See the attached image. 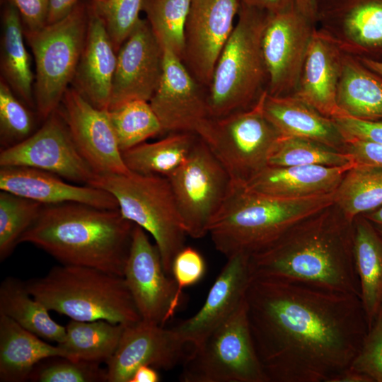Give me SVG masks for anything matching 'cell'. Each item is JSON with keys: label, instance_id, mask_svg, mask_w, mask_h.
Returning <instances> with one entry per match:
<instances>
[{"label": "cell", "instance_id": "8", "mask_svg": "<svg viewBox=\"0 0 382 382\" xmlns=\"http://www.w3.org/2000/svg\"><path fill=\"white\" fill-rule=\"evenodd\" d=\"M88 21V4L80 1L60 21L36 31H24L35 63V108L43 120L59 107L73 81L85 43Z\"/></svg>", "mask_w": 382, "mask_h": 382}, {"label": "cell", "instance_id": "6", "mask_svg": "<svg viewBox=\"0 0 382 382\" xmlns=\"http://www.w3.org/2000/svg\"><path fill=\"white\" fill-rule=\"evenodd\" d=\"M267 12L240 4L238 21L216 62L207 96L210 117L252 106L267 90L262 35Z\"/></svg>", "mask_w": 382, "mask_h": 382}, {"label": "cell", "instance_id": "53", "mask_svg": "<svg viewBox=\"0 0 382 382\" xmlns=\"http://www.w3.org/2000/svg\"><path fill=\"white\" fill-rule=\"evenodd\" d=\"M362 63L382 77V62L359 58Z\"/></svg>", "mask_w": 382, "mask_h": 382}, {"label": "cell", "instance_id": "3", "mask_svg": "<svg viewBox=\"0 0 382 382\" xmlns=\"http://www.w3.org/2000/svg\"><path fill=\"white\" fill-rule=\"evenodd\" d=\"M134 224L119 209L77 203L43 204L21 236L62 265L97 268L123 277Z\"/></svg>", "mask_w": 382, "mask_h": 382}, {"label": "cell", "instance_id": "18", "mask_svg": "<svg viewBox=\"0 0 382 382\" xmlns=\"http://www.w3.org/2000/svg\"><path fill=\"white\" fill-rule=\"evenodd\" d=\"M239 6L238 0H191L183 62L199 84L209 87Z\"/></svg>", "mask_w": 382, "mask_h": 382}, {"label": "cell", "instance_id": "25", "mask_svg": "<svg viewBox=\"0 0 382 382\" xmlns=\"http://www.w3.org/2000/svg\"><path fill=\"white\" fill-rule=\"evenodd\" d=\"M353 165L267 166L243 186L259 193L284 199L325 195L334 193L345 172Z\"/></svg>", "mask_w": 382, "mask_h": 382}, {"label": "cell", "instance_id": "49", "mask_svg": "<svg viewBox=\"0 0 382 382\" xmlns=\"http://www.w3.org/2000/svg\"><path fill=\"white\" fill-rule=\"evenodd\" d=\"M330 382H373V381L368 376L349 366L335 376Z\"/></svg>", "mask_w": 382, "mask_h": 382}, {"label": "cell", "instance_id": "38", "mask_svg": "<svg viewBox=\"0 0 382 382\" xmlns=\"http://www.w3.org/2000/svg\"><path fill=\"white\" fill-rule=\"evenodd\" d=\"M43 204L19 195L0 192V260L14 250L23 233L38 216Z\"/></svg>", "mask_w": 382, "mask_h": 382}, {"label": "cell", "instance_id": "47", "mask_svg": "<svg viewBox=\"0 0 382 382\" xmlns=\"http://www.w3.org/2000/svg\"><path fill=\"white\" fill-rule=\"evenodd\" d=\"M240 4L256 8L270 13H278L296 6V0H238Z\"/></svg>", "mask_w": 382, "mask_h": 382}, {"label": "cell", "instance_id": "15", "mask_svg": "<svg viewBox=\"0 0 382 382\" xmlns=\"http://www.w3.org/2000/svg\"><path fill=\"white\" fill-rule=\"evenodd\" d=\"M315 25L343 52L382 62V0H316Z\"/></svg>", "mask_w": 382, "mask_h": 382}, {"label": "cell", "instance_id": "13", "mask_svg": "<svg viewBox=\"0 0 382 382\" xmlns=\"http://www.w3.org/2000/svg\"><path fill=\"white\" fill-rule=\"evenodd\" d=\"M315 23L296 8L268 13L262 35L267 91L274 96L295 93Z\"/></svg>", "mask_w": 382, "mask_h": 382}, {"label": "cell", "instance_id": "9", "mask_svg": "<svg viewBox=\"0 0 382 382\" xmlns=\"http://www.w3.org/2000/svg\"><path fill=\"white\" fill-rule=\"evenodd\" d=\"M183 382H270L253 341L245 299L183 363Z\"/></svg>", "mask_w": 382, "mask_h": 382}, {"label": "cell", "instance_id": "28", "mask_svg": "<svg viewBox=\"0 0 382 382\" xmlns=\"http://www.w3.org/2000/svg\"><path fill=\"white\" fill-rule=\"evenodd\" d=\"M352 226L354 267L369 329L382 306V237L362 215Z\"/></svg>", "mask_w": 382, "mask_h": 382}, {"label": "cell", "instance_id": "19", "mask_svg": "<svg viewBox=\"0 0 382 382\" xmlns=\"http://www.w3.org/2000/svg\"><path fill=\"white\" fill-rule=\"evenodd\" d=\"M59 109L77 149L96 175L130 172L107 109L95 107L73 86L66 91Z\"/></svg>", "mask_w": 382, "mask_h": 382}, {"label": "cell", "instance_id": "11", "mask_svg": "<svg viewBox=\"0 0 382 382\" xmlns=\"http://www.w3.org/2000/svg\"><path fill=\"white\" fill-rule=\"evenodd\" d=\"M167 178L187 236L204 237L232 189L228 173L199 137L185 161Z\"/></svg>", "mask_w": 382, "mask_h": 382}, {"label": "cell", "instance_id": "33", "mask_svg": "<svg viewBox=\"0 0 382 382\" xmlns=\"http://www.w3.org/2000/svg\"><path fill=\"white\" fill-rule=\"evenodd\" d=\"M66 327L64 340L59 345L73 360L107 362L120 342L124 325L104 320H71Z\"/></svg>", "mask_w": 382, "mask_h": 382}, {"label": "cell", "instance_id": "54", "mask_svg": "<svg viewBox=\"0 0 382 382\" xmlns=\"http://www.w3.org/2000/svg\"><path fill=\"white\" fill-rule=\"evenodd\" d=\"M92 1H102V0H91Z\"/></svg>", "mask_w": 382, "mask_h": 382}, {"label": "cell", "instance_id": "7", "mask_svg": "<svg viewBox=\"0 0 382 382\" xmlns=\"http://www.w3.org/2000/svg\"><path fill=\"white\" fill-rule=\"evenodd\" d=\"M110 193L122 215L149 233L158 247L164 270L171 276L173 261L187 236L167 177L125 174L96 175L88 185Z\"/></svg>", "mask_w": 382, "mask_h": 382}, {"label": "cell", "instance_id": "4", "mask_svg": "<svg viewBox=\"0 0 382 382\" xmlns=\"http://www.w3.org/2000/svg\"><path fill=\"white\" fill-rule=\"evenodd\" d=\"M333 204V193L284 199L233 185L208 233L216 249L227 258L239 253L250 256Z\"/></svg>", "mask_w": 382, "mask_h": 382}, {"label": "cell", "instance_id": "20", "mask_svg": "<svg viewBox=\"0 0 382 382\" xmlns=\"http://www.w3.org/2000/svg\"><path fill=\"white\" fill-rule=\"evenodd\" d=\"M163 67V48L147 19L141 18L117 51L108 110L134 100L149 102L159 85Z\"/></svg>", "mask_w": 382, "mask_h": 382}, {"label": "cell", "instance_id": "46", "mask_svg": "<svg viewBox=\"0 0 382 382\" xmlns=\"http://www.w3.org/2000/svg\"><path fill=\"white\" fill-rule=\"evenodd\" d=\"M343 151L350 156L354 164L382 168V144L349 139L345 141Z\"/></svg>", "mask_w": 382, "mask_h": 382}, {"label": "cell", "instance_id": "41", "mask_svg": "<svg viewBox=\"0 0 382 382\" xmlns=\"http://www.w3.org/2000/svg\"><path fill=\"white\" fill-rule=\"evenodd\" d=\"M144 0H102L91 1L109 34L115 50L132 33L139 23Z\"/></svg>", "mask_w": 382, "mask_h": 382}, {"label": "cell", "instance_id": "31", "mask_svg": "<svg viewBox=\"0 0 382 382\" xmlns=\"http://www.w3.org/2000/svg\"><path fill=\"white\" fill-rule=\"evenodd\" d=\"M49 311L29 293L25 282L12 277L1 282L0 314L42 339L61 343L66 336V327L55 322Z\"/></svg>", "mask_w": 382, "mask_h": 382}, {"label": "cell", "instance_id": "44", "mask_svg": "<svg viewBox=\"0 0 382 382\" xmlns=\"http://www.w3.org/2000/svg\"><path fill=\"white\" fill-rule=\"evenodd\" d=\"M332 120L345 141L357 139L382 144V119L361 120L342 115Z\"/></svg>", "mask_w": 382, "mask_h": 382}, {"label": "cell", "instance_id": "40", "mask_svg": "<svg viewBox=\"0 0 382 382\" xmlns=\"http://www.w3.org/2000/svg\"><path fill=\"white\" fill-rule=\"evenodd\" d=\"M8 83L0 81V136L4 148L16 144L33 133L34 118ZM3 148V149H4Z\"/></svg>", "mask_w": 382, "mask_h": 382}, {"label": "cell", "instance_id": "32", "mask_svg": "<svg viewBox=\"0 0 382 382\" xmlns=\"http://www.w3.org/2000/svg\"><path fill=\"white\" fill-rule=\"evenodd\" d=\"M198 137L190 132L170 133L122 152V158L131 172L168 177L185 161Z\"/></svg>", "mask_w": 382, "mask_h": 382}, {"label": "cell", "instance_id": "52", "mask_svg": "<svg viewBox=\"0 0 382 382\" xmlns=\"http://www.w3.org/2000/svg\"><path fill=\"white\" fill-rule=\"evenodd\" d=\"M382 237V205L378 208L362 214Z\"/></svg>", "mask_w": 382, "mask_h": 382}, {"label": "cell", "instance_id": "1", "mask_svg": "<svg viewBox=\"0 0 382 382\" xmlns=\"http://www.w3.org/2000/svg\"><path fill=\"white\" fill-rule=\"evenodd\" d=\"M245 302L270 382H330L351 365L369 331L354 294L250 277Z\"/></svg>", "mask_w": 382, "mask_h": 382}, {"label": "cell", "instance_id": "48", "mask_svg": "<svg viewBox=\"0 0 382 382\" xmlns=\"http://www.w3.org/2000/svg\"><path fill=\"white\" fill-rule=\"evenodd\" d=\"M81 0H50L47 25L57 22L66 16Z\"/></svg>", "mask_w": 382, "mask_h": 382}, {"label": "cell", "instance_id": "2", "mask_svg": "<svg viewBox=\"0 0 382 382\" xmlns=\"http://www.w3.org/2000/svg\"><path fill=\"white\" fill-rule=\"evenodd\" d=\"M333 208L334 204L299 223L250 255V276L295 281L360 297L352 223Z\"/></svg>", "mask_w": 382, "mask_h": 382}, {"label": "cell", "instance_id": "23", "mask_svg": "<svg viewBox=\"0 0 382 382\" xmlns=\"http://www.w3.org/2000/svg\"><path fill=\"white\" fill-rule=\"evenodd\" d=\"M117 56L103 22L88 4L85 43L71 83L85 99L98 108L108 109Z\"/></svg>", "mask_w": 382, "mask_h": 382}, {"label": "cell", "instance_id": "21", "mask_svg": "<svg viewBox=\"0 0 382 382\" xmlns=\"http://www.w3.org/2000/svg\"><path fill=\"white\" fill-rule=\"evenodd\" d=\"M228 260L211 286L201 308L173 328L192 348L223 324L245 299L250 279L249 255L236 254Z\"/></svg>", "mask_w": 382, "mask_h": 382}, {"label": "cell", "instance_id": "42", "mask_svg": "<svg viewBox=\"0 0 382 382\" xmlns=\"http://www.w3.org/2000/svg\"><path fill=\"white\" fill-rule=\"evenodd\" d=\"M349 366L382 382V306Z\"/></svg>", "mask_w": 382, "mask_h": 382}, {"label": "cell", "instance_id": "51", "mask_svg": "<svg viewBox=\"0 0 382 382\" xmlns=\"http://www.w3.org/2000/svg\"><path fill=\"white\" fill-rule=\"evenodd\" d=\"M316 0H296V6L305 16L315 23Z\"/></svg>", "mask_w": 382, "mask_h": 382}, {"label": "cell", "instance_id": "22", "mask_svg": "<svg viewBox=\"0 0 382 382\" xmlns=\"http://www.w3.org/2000/svg\"><path fill=\"white\" fill-rule=\"evenodd\" d=\"M0 189L42 204L77 202L102 209H119L116 199L105 190L73 185L55 174L30 167H0Z\"/></svg>", "mask_w": 382, "mask_h": 382}, {"label": "cell", "instance_id": "29", "mask_svg": "<svg viewBox=\"0 0 382 382\" xmlns=\"http://www.w3.org/2000/svg\"><path fill=\"white\" fill-rule=\"evenodd\" d=\"M337 103L343 115L361 120L382 119V77L359 57L344 52Z\"/></svg>", "mask_w": 382, "mask_h": 382}, {"label": "cell", "instance_id": "26", "mask_svg": "<svg viewBox=\"0 0 382 382\" xmlns=\"http://www.w3.org/2000/svg\"><path fill=\"white\" fill-rule=\"evenodd\" d=\"M263 110L281 136L308 139L344 151L345 139L332 118L294 96H274L267 91Z\"/></svg>", "mask_w": 382, "mask_h": 382}, {"label": "cell", "instance_id": "34", "mask_svg": "<svg viewBox=\"0 0 382 382\" xmlns=\"http://www.w3.org/2000/svg\"><path fill=\"white\" fill-rule=\"evenodd\" d=\"M334 206L349 223L382 205V168L354 164L333 193Z\"/></svg>", "mask_w": 382, "mask_h": 382}, {"label": "cell", "instance_id": "50", "mask_svg": "<svg viewBox=\"0 0 382 382\" xmlns=\"http://www.w3.org/2000/svg\"><path fill=\"white\" fill-rule=\"evenodd\" d=\"M159 379L156 369L150 366H141L134 371L130 382H158Z\"/></svg>", "mask_w": 382, "mask_h": 382}, {"label": "cell", "instance_id": "37", "mask_svg": "<svg viewBox=\"0 0 382 382\" xmlns=\"http://www.w3.org/2000/svg\"><path fill=\"white\" fill-rule=\"evenodd\" d=\"M108 110L122 152L163 133L161 122L148 101L131 100Z\"/></svg>", "mask_w": 382, "mask_h": 382}, {"label": "cell", "instance_id": "12", "mask_svg": "<svg viewBox=\"0 0 382 382\" xmlns=\"http://www.w3.org/2000/svg\"><path fill=\"white\" fill-rule=\"evenodd\" d=\"M44 121L25 139L1 150L0 167H30L89 185L96 173L77 149L59 108Z\"/></svg>", "mask_w": 382, "mask_h": 382}, {"label": "cell", "instance_id": "43", "mask_svg": "<svg viewBox=\"0 0 382 382\" xmlns=\"http://www.w3.org/2000/svg\"><path fill=\"white\" fill-rule=\"evenodd\" d=\"M206 265L202 255L195 249L185 246L175 255L171 276L177 285V297L180 301L183 289L197 283L204 276Z\"/></svg>", "mask_w": 382, "mask_h": 382}, {"label": "cell", "instance_id": "24", "mask_svg": "<svg viewBox=\"0 0 382 382\" xmlns=\"http://www.w3.org/2000/svg\"><path fill=\"white\" fill-rule=\"evenodd\" d=\"M343 55L333 42L316 28L292 96L328 117L343 115L337 103Z\"/></svg>", "mask_w": 382, "mask_h": 382}, {"label": "cell", "instance_id": "10", "mask_svg": "<svg viewBox=\"0 0 382 382\" xmlns=\"http://www.w3.org/2000/svg\"><path fill=\"white\" fill-rule=\"evenodd\" d=\"M267 90L250 108L212 119L200 137L223 165L234 185H245L267 166L281 137L263 110Z\"/></svg>", "mask_w": 382, "mask_h": 382}, {"label": "cell", "instance_id": "35", "mask_svg": "<svg viewBox=\"0 0 382 382\" xmlns=\"http://www.w3.org/2000/svg\"><path fill=\"white\" fill-rule=\"evenodd\" d=\"M352 164L350 156L345 151L308 139L281 136L270 153L267 166L342 167Z\"/></svg>", "mask_w": 382, "mask_h": 382}, {"label": "cell", "instance_id": "27", "mask_svg": "<svg viewBox=\"0 0 382 382\" xmlns=\"http://www.w3.org/2000/svg\"><path fill=\"white\" fill-rule=\"evenodd\" d=\"M54 357H66L59 346L41 337L0 314V381L22 382L40 361Z\"/></svg>", "mask_w": 382, "mask_h": 382}, {"label": "cell", "instance_id": "17", "mask_svg": "<svg viewBox=\"0 0 382 382\" xmlns=\"http://www.w3.org/2000/svg\"><path fill=\"white\" fill-rule=\"evenodd\" d=\"M192 349L173 328L142 320L124 325L118 346L106 362L108 382H130L141 366L173 369L184 362Z\"/></svg>", "mask_w": 382, "mask_h": 382}, {"label": "cell", "instance_id": "39", "mask_svg": "<svg viewBox=\"0 0 382 382\" xmlns=\"http://www.w3.org/2000/svg\"><path fill=\"white\" fill-rule=\"evenodd\" d=\"M29 380L37 382H104L107 370L99 363L62 357L46 359L33 369Z\"/></svg>", "mask_w": 382, "mask_h": 382}, {"label": "cell", "instance_id": "14", "mask_svg": "<svg viewBox=\"0 0 382 382\" xmlns=\"http://www.w3.org/2000/svg\"><path fill=\"white\" fill-rule=\"evenodd\" d=\"M123 277L142 320L163 326L173 316L180 303L176 283L166 273L156 245L136 224Z\"/></svg>", "mask_w": 382, "mask_h": 382}, {"label": "cell", "instance_id": "5", "mask_svg": "<svg viewBox=\"0 0 382 382\" xmlns=\"http://www.w3.org/2000/svg\"><path fill=\"white\" fill-rule=\"evenodd\" d=\"M25 285L49 311L71 320L124 325L141 320L124 277L97 268L62 265Z\"/></svg>", "mask_w": 382, "mask_h": 382}, {"label": "cell", "instance_id": "16", "mask_svg": "<svg viewBox=\"0 0 382 382\" xmlns=\"http://www.w3.org/2000/svg\"><path fill=\"white\" fill-rule=\"evenodd\" d=\"M163 50V74L149 103L163 132H190L201 137L212 119L207 96L183 62L170 50Z\"/></svg>", "mask_w": 382, "mask_h": 382}, {"label": "cell", "instance_id": "30", "mask_svg": "<svg viewBox=\"0 0 382 382\" xmlns=\"http://www.w3.org/2000/svg\"><path fill=\"white\" fill-rule=\"evenodd\" d=\"M1 15V78L28 107H35L34 76L24 44V28L17 8L6 1Z\"/></svg>", "mask_w": 382, "mask_h": 382}, {"label": "cell", "instance_id": "36", "mask_svg": "<svg viewBox=\"0 0 382 382\" xmlns=\"http://www.w3.org/2000/svg\"><path fill=\"white\" fill-rule=\"evenodd\" d=\"M191 0H144L142 11L162 48L182 61L185 52V28Z\"/></svg>", "mask_w": 382, "mask_h": 382}, {"label": "cell", "instance_id": "45", "mask_svg": "<svg viewBox=\"0 0 382 382\" xmlns=\"http://www.w3.org/2000/svg\"><path fill=\"white\" fill-rule=\"evenodd\" d=\"M21 16L24 31L38 30L47 25L50 0H6Z\"/></svg>", "mask_w": 382, "mask_h": 382}]
</instances>
